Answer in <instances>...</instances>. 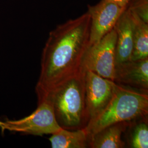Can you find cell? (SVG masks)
I'll return each mask as SVG.
<instances>
[{"mask_svg":"<svg viewBox=\"0 0 148 148\" xmlns=\"http://www.w3.org/2000/svg\"><path fill=\"white\" fill-rule=\"evenodd\" d=\"M85 76V72L81 71L50 91L43 99L51 103L57 122L62 128L69 131L84 129L89 122Z\"/></svg>","mask_w":148,"mask_h":148,"instance_id":"cell-2","label":"cell"},{"mask_svg":"<svg viewBox=\"0 0 148 148\" xmlns=\"http://www.w3.org/2000/svg\"><path fill=\"white\" fill-rule=\"evenodd\" d=\"M116 32L115 66L132 60L133 51V22L130 12H123L114 27Z\"/></svg>","mask_w":148,"mask_h":148,"instance_id":"cell-9","label":"cell"},{"mask_svg":"<svg viewBox=\"0 0 148 148\" xmlns=\"http://www.w3.org/2000/svg\"><path fill=\"white\" fill-rule=\"evenodd\" d=\"M116 37L114 27L98 42L89 46L82 59L81 71H90L114 81Z\"/></svg>","mask_w":148,"mask_h":148,"instance_id":"cell-5","label":"cell"},{"mask_svg":"<svg viewBox=\"0 0 148 148\" xmlns=\"http://www.w3.org/2000/svg\"><path fill=\"white\" fill-rule=\"evenodd\" d=\"M119 85L110 104L86 127L90 138L111 124L148 116V91Z\"/></svg>","mask_w":148,"mask_h":148,"instance_id":"cell-3","label":"cell"},{"mask_svg":"<svg viewBox=\"0 0 148 148\" xmlns=\"http://www.w3.org/2000/svg\"><path fill=\"white\" fill-rule=\"evenodd\" d=\"M108 1H111L118 5L121 6L122 7L127 8L128 3L130 0H108Z\"/></svg>","mask_w":148,"mask_h":148,"instance_id":"cell-15","label":"cell"},{"mask_svg":"<svg viewBox=\"0 0 148 148\" xmlns=\"http://www.w3.org/2000/svg\"><path fill=\"white\" fill-rule=\"evenodd\" d=\"M129 11L133 22V51L132 60L148 58V23L143 21L134 12Z\"/></svg>","mask_w":148,"mask_h":148,"instance_id":"cell-12","label":"cell"},{"mask_svg":"<svg viewBox=\"0 0 148 148\" xmlns=\"http://www.w3.org/2000/svg\"><path fill=\"white\" fill-rule=\"evenodd\" d=\"M88 12L58 25L49 32L43 49L41 70L35 90L38 102L67 79L81 71L90 44Z\"/></svg>","mask_w":148,"mask_h":148,"instance_id":"cell-1","label":"cell"},{"mask_svg":"<svg viewBox=\"0 0 148 148\" xmlns=\"http://www.w3.org/2000/svg\"><path fill=\"white\" fill-rule=\"evenodd\" d=\"M127 8L148 23V0H130Z\"/></svg>","mask_w":148,"mask_h":148,"instance_id":"cell-14","label":"cell"},{"mask_svg":"<svg viewBox=\"0 0 148 148\" xmlns=\"http://www.w3.org/2000/svg\"><path fill=\"white\" fill-rule=\"evenodd\" d=\"M126 131L127 143L130 148H148V116L130 121Z\"/></svg>","mask_w":148,"mask_h":148,"instance_id":"cell-13","label":"cell"},{"mask_svg":"<svg viewBox=\"0 0 148 148\" xmlns=\"http://www.w3.org/2000/svg\"><path fill=\"white\" fill-rule=\"evenodd\" d=\"M90 139L86 128L75 131L62 128L49 139L52 148H88Z\"/></svg>","mask_w":148,"mask_h":148,"instance_id":"cell-11","label":"cell"},{"mask_svg":"<svg viewBox=\"0 0 148 148\" xmlns=\"http://www.w3.org/2000/svg\"><path fill=\"white\" fill-rule=\"evenodd\" d=\"M114 81L117 84L148 91V58L117 65Z\"/></svg>","mask_w":148,"mask_h":148,"instance_id":"cell-8","label":"cell"},{"mask_svg":"<svg viewBox=\"0 0 148 148\" xmlns=\"http://www.w3.org/2000/svg\"><path fill=\"white\" fill-rule=\"evenodd\" d=\"M126 8L108 0H101L95 5H88L90 18L89 46L111 31Z\"/></svg>","mask_w":148,"mask_h":148,"instance_id":"cell-7","label":"cell"},{"mask_svg":"<svg viewBox=\"0 0 148 148\" xmlns=\"http://www.w3.org/2000/svg\"><path fill=\"white\" fill-rule=\"evenodd\" d=\"M130 121L117 122L103 128L90 136L89 148H123L126 145L122 139Z\"/></svg>","mask_w":148,"mask_h":148,"instance_id":"cell-10","label":"cell"},{"mask_svg":"<svg viewBox=\"0 0 148 148\" xmlns=\"http://www.w3.org/2000/svg\"><path fill=\"white\" fill-rule=\"evenodd\" d=\"M119 87V85L112 80L90 71L85 72V97L89 122L106 109Z\"/></svg>","mask_w":148,"mask_h":148,"instance_id":"cell-6","label":"cell"},{"mask_svg":"<svg viewBox=\"0 0 148 148\" xmlns=\"http://www.w3.org/2000/svg\"><path fill=\"white\" fill-rule=\"evenodd\" d=\"M62 128L59 126L52 106L47 99L38 102L37 109L32 114L19 120H0V130L42 136L52 134Z\"/></svg>","mask_w":148,"mask_h":148,"instance_id":"cell-4","label":"cell"}]
</instances>
